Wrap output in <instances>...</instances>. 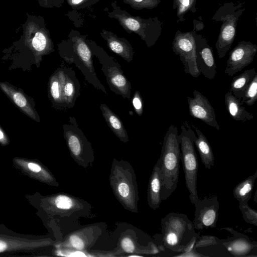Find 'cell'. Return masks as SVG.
<instances>
[{"mask_svg": "<svg viewBox=\"0 0 257 257\" xmlns=\"http://www.w3.org/2000/svg\"><path fill=\"white\" fill-rule=\"evenodd\" d=\"M232 236L226 239L198 236L193 249L202 256H257V242L231 227H224Z\"/></svg>", "mask_w": 257, "mask_h": 257, "instance_id": "obj_1", "label": "cell"}, {"mask_svg": "<svg viewBox=\"0 0 257 257\" xmlns=\"http://www.w3.org/2000/svg\"><path fill=\"white\" fill-rule=\"evenodd\" d=\"M161 226V233L154 236L161 251L183 253L194 244L198 236L193 222L183 213H169L162 218Z\"/></svg>", "mask_w": 257, "mask_h": 257, "instance_id": "obj_2", "label": "cell"}, {"mask_svg": "<svg viewBox=\"0 0 257 257\" xmlns=\"http://www.w3.org/2000/svg\"><path fill=\"white\" fill-rule=\"evenodd\" d=\"M181 150L177 127L173 124L164 136L159 159L162 176L161 199L166 200L177 188Z\"/></svg>", "mask_w": 257, "mask_h": 257, "instance_id": "obj_3", "label": "cell"}, {"mask_svg": "<svg viewBox=\"0 0 257 257\" xmlns=\"http://www.w3.org/2000/svg\"><path fill=\"white\" fill-rule=\"evenodd\" d=\"M68 42L60 44L59 53L68 63L74 64L83 74L85 80L95 88L107 94L97 76L92 61L91 50L86 41V36L70 37Z\"/></svg>", "mask_w": 257, "mask_h": 257, "instance_id": "obj_4", "label": "cell"}, {"mask_svg": "<svg viewBox=\"0 0 257 257\" xmlns=\"http://www.w3.org/2000/svg\"><path fill=\"white\" fill-rule=\"evenodd\" d=\"M109 181L118 201L126 209L138 213L139 192L136 175L132 166L125 161H118L114 159Z\"/></svg>", "mask_w": 257, "mask_h": 257, "instance_id": "obj_5", "label": "cell"}, {"mask_svg": "<svg viewBox=\"0 0 257 257\" xmlns=\"http://www.w3.org/2000/svg\"><path fill=\"white\" fill-rule=\"evenodd\" d=\"M196 137L187 121L183 122L179 134L181 160L185 182L192 204L195 205L199 200L197 190L198 161L194 148Z\"/></svg>", "mask_w": 257, "mask_h": 257, "instance_id": "obj_6", "label": "cell"}, {"mask_svg": "<svg viewBox=\"0 0 257 257\" xmlns=\"http://www.w3.org/2000/svg\"><path fill=\"white\" fill-rule=\"evenodd\" d=\"M116 4V1L111 3L113 10L108 12V16L117 20L127 33L138 34L148 47L153 46L161 34V21L157 17L144 19L139 16H133Z\"/></svg>", "mask_w": 257, "mask_h": 257, "instance_id": "obj_7", "label": "cell"}, {"mask_svg": "<svg viewBox=\"0 0 257 257\" xmlns=\"http://www.w3.org/2000/svg\"><path fill=\"white\" fill-rule=\"evenodd\" d=\"M243 4L240 2L224 3L218 8L212 17V20L222 23L215 43V48L220 59L225 56L234 42L237 22L245 10Z\"/></svg>", "mask_w": 257, "mask_h": 257, "instance_id": "obj_8", "label": "cell"}, {"mask_svg": "<svg viewBox=\"0 0 257 257\" xmlns=\"http://www.w3.org/2000/svg\"><path fill=\"white\" fill-rule=\"evenodd\" d=\"M92 55H95L101 65V70L111 90L124 98L130 100L132 86L125 76L119 63L95 43L88 41Z\"/></svg>", "mask_w": 257, "mask_h": 257, "instance_id": "obj_9", "label": "cell"}, {"mask_svg": "<svg viewBox=\"0 0 257 257\" xmlns=\"http://www.w3.org/2000/svg\"><path fill=\"white\" fill-rule=\"evenodd\" d=\"M69 123L63 124V135L71 156L78 164L86 167L94 161L91 143L79 128L74 117H69Z\"/></svg>", "mask_w": 257, "mask_h": 257, "instance_id": "obj_10", "label": "cell"}, {"mask_svg": "<svg viewBox=\"0 0 257 257\" xmlns=\"http://www.w3.org/2000/svg\"><path fill=\"white\" fill-rule=\"evenodd\" d=\"M172 49L179 56L184 72L197 78L201 74L196 62V45L193 31L182 32L178 30L172 42Z\"/></svg>", "mask_w": 257, "mask_h": 257, "instance_id": "obj_11", "label": "cell"}, {"mask_svg": "<svg viewBox=\"0 0 257 257\" xmlns=\"http://www.w3.org/2000/svg\"><path fill=\"white\" fill-rule=\"evenodd\" d=\"M257 52V45L245 40L239 42L229 53L224 73L233 76L251 63Z\"/></svg>", "mask_w": 257, "mask_h": 257, "instance_id": "obj_12", "label": "cell"}, {"mask_svg": "<svg viewBox=\"0 0 257 257\" xmlns=\"http://www.w3.org/2000/svg\"><path fill=\"white\" fill-rule=\"evenodd\" d=\"M195 217L193 222L195 229L215 228L218 217L219 203L217 196L205 197L194 205Z\"/></svg>", "mask_w": 257, "mask_h": 257, "instance_id": "obj_13", "label": "cell"}, {"mask_svg": "<svg viewBox=\"0 0 257 257\" xmlns=\"http://www.w3.org/2000/svg\"><path fill=\"white\" fill-rule=\"evenodd\" d=\"M193 97H187L190 115L202 120L207 125L220 130L213 107L208 98L197 90L193 91Z\"/></svg>", "mask_w": 257, "mask_h": 257, "instance_id": "obj_14", "label": "cell"}, {"mask_svg": "<svg viewBox=\"0 0 257 257\" xmlns=\"http://www.w3.org/2000/svg\"><path fill=\"white\" fill-rule=\"evenodd\" d=\"M196 45V62L200 74L209 80L215 78L217 73L216 65L212 48L207 40L202 35L193 30Z\"/></svg>", "mask_w": 257, "mask_h": 257, "instance_id": "obj_15", "label": "cell"}, {"mask_svg": "<svg viewBox=\"0 0 257 257\" xmlns=\"http://www.w3.org/2000/svg\"><path fill=\"white\" fill-rule=\"evenodd\" d=\"M58 70L64 107L65 109L73 107L80 94V83L72 68L59 67Z\"/></svg>", "mask_w": 257, "mask_h": 257, "instance_id": "obj_16", "label": "cell"}, {"mask_svg": "<svg viewBox=\"0 0 257 257\" xmlns=\"http://www.w3.org/2000/svg\"><path fill=\"white\" fill-rule=\"evenodd\" d=\"M0 88L24 113L37 122L40 121L32 100L22 91L7 82H1Z\"/></svg>", "mask_w": 257, "mask_h": 257, "instance_id": "obj_17", "label": "cell"}, {"mask_svg": "<svg viewBox=\"0 0 257 257\" xmlns=\"http://www.w3.org/2000/svg\"><path fill=\"white\" fill-rule=\"evenodd\" d=\"M100 34L106 41L111 51L127 62L132 61L134 52L132 45L126 39L119 37L113 33L104 30Z\"/></svg>", "mask_w": 257, "mask_h": 257, "instance_id": "obj_18", "label": "cell"}, {"mask_svg": "<svg viewBox=\"0 0 257 257\" xmlns=\"http://www.w3.org/2000/svg\"><path fill=\"white\" fill-rule=\"evenodd\" d=\"M162 176L159 160L154 167L148 183L147 200L149 206L153 210L158 209L162 201L161 193Z\"/></svg>", "mask_w": 257, "mask_h": 257, "instance_id": "obj_19", "label": "cell"}, {"mask_svg": "<svg viewBox=\"0 0 257 257\" xmlns=\"http://www.w3.org/2000/svg\"><path fill=\"white\" fill-rule=\"evenodd\" d=\"M224 103L230 116L236 121H245L253 118L252 114L247 111L239 98L228 90L224 95Z\"/></svg>", "mask_w": 257, "mask_h": 257, "instance_id": "obj_20", "label": "cell"}, {"mask_svg": "<svg viewBox=\"0 0 257 257\" xmlns=\"http://www.w3.org/2000/svg\"><path fill=\"white\" fill-rule=\"evenodd\" d=\"M191 127L196 133L194 143L201 162L206 168L210 169L214 164V154L210 144L205 135L196 126L192 124Z\"/></svg>", "mask_w": 257, "mask_h": 257, "instance_id": "obj_21", "label": "cell"}, {"mask_svg": "<svg viewBox=\"0 0 257 257\" xmlns=\"http://www.w3.org/2000/svg\"><path fill=\"white\" fill-rule=\"evenodd\" d=\"M102 116L109 127L122 142L126 143L129 139L127 131L120 118L104 103L100 105Z\"/></svg>", "mask_w": 257, "mask_h": 257, "instance_id": "obj_22", "label": "cell"}, {"mask_svg": "<svg viewBox=\"0 0 257 257\" xmlns=\"http://www.w3.org/2000/svg\"><path fill=\"white\" fill-rule=\"evenodd\" d=\"M256 73L254 68L245 70L238 76L233 78L229 90L237 98L241 100L244 94Z\"/></svg>", "mask_w": 257, "mask_h": 257, "instance_id": "obj_23", "label": "cell"}, {"mask_svg": "<svg viewBox=\"0 0 257 257\" xmlns=\"http://www.w3.org/2000/svg\"><path fill=\"white\" fill-rule=\"evenodd\" d=\"M257 178V170L254 173L237 184L233 190L234 197L240 203H248L251 198L254 182Z\"/></svg>", "mask_w": 257, "mask_h": 257, "instance_id": "obj_24", "label": "cell"}, {"mask_svg": "<svg viewBox=\"0 0 257 257\" xmlns=\"http://www.w3.org/2000/svg\"><path fill=\"white\" fill-rule=\"evenodd\" d=\"M54 204L57 208L63 211L64 215H66L82 210L83 208L82 203L78 199L65 194L56 196Z\"/></svg>", "mask_w": 257, "mask_h": 257, "instance_id": "obj_25", "label": "cell"}, {"mask_svg": "<svg viewBox=\"0 0 257 257\" xmlns=\"http://www.w3.org/2000/svg\"><path fill=\"white\" fill-rule=\"evenodd\" d=\"M49 92L54 106L60 109H65L62 98L61 82L58 69L50 78Z\"/></svg>", "mask_w": 257, "mask_h": 257, "instance_id": "obj_26", "label": "cell"}, {"mask_svg": "<svg viewBox=\"0 0 257 257\" xmlns=\"http://www.w3.org/2000/svg\"><path fill=\"white\" fill-rule=\"evenodd\" d=\"M197 0H174L173 9L176 11L177 22H183L185 20L184 16L187 13L191 12L194 13L196 12V8Z\"/></svg>", "mask_w": 257, "mask_h": 257, "instance_id": "obj_27", "label": "cell"}, {"mask_svg": "<svg viewBox=\"0 0 257 257\" xmlns=\"http://www.w3.org/2000/svg\"><path fill=\"white\" fill-rule=\"evenodd\" d=\"M34 49L39 54H46L54 51L53 46H51L48 41L46 36L41 32H37L35 34L32 42Z\"/></svg>", "mask_w": 257, "mask_h": 257, "instance_id": "obj_28", "label": "cell"}, {"mask_svg": "<svg viewBox=\"0 0 257 257\" xmlns=\"http://www.w3.org/2000/svg\"><path fill=\"white\" fill-rule=\"evenodd\" d=\"M257 100V73L247 87L241 101L248 106L253 105Z\"/></svg>", "mask_w": 257, "mask_h": 257, "instance_id": "obj_29", "label": "cell"}, {"mask_svg": "<svg viewBox=\"0 0 257 257\" xmlns=\"http://www.w3.org/2000/svg\"><path fill=\"white\" fill-rule=\"evenodd\" d=\"M120 245L123 250L127 253L153 254L149 250L138 247L135 240L130 237H123L120 241Z\"/></svg>", "mask_w": 257, "mask_h": 257, "instance_id": "obj_30", "label": "cell"}, {"mask_svg": "<svg viewBox=\"0 0 257 257\" xmlns=\"http://www.w3.org/2000/svg\"><path fill=\"white\" fill-rule=\"evenodd\" d=\"M239 209L244 221L250 224L257 226V211L251 208L248 203L239 202Z\"/></svg>", "mask_w": 257, "mask_h": 257, "instance_id": "obj_31", "label": "cell"}, {"mask_svg": "<svg viewBox=\"0 0 257 257\" xmlns=\"http://www.w3.org/2000/svg\"><path fill=\"white\" fill-rule=\"evenodd\" d=\"M123 1L134 9L141 10L155 8L159 5L161 0H123Z\"/></svg>", "mask_w": 257, "mask_h": 257, "instance_id": "obj_32", "label": "cell"}, {"mask_svg": "<svg viewBox=\"0 0 257 257\" xmlns=\"http://www.w3.org/2000/svg\"><path fill=\"white\" fill-rule=\"evenodd\" d=\"M132 103L135 112L139 116H141L143 113V101L138 90L136 91L134 94Z\"/></svg>", "mask_w": 257, "mask_h": 257, "instance_id": "obj_33", "label": "cell"}, {"mask_svg": "<svg viewBox=\"0 0 257 257\" xmlns=\"http://www.w3.org/2000/svg\"><path fill=\"white\" fill-rule=\"evenodd\" d=\"M99 0H67L69 5L73 9H83L97 3Z\"/></svg>", "mask_w": 257, "mask_h": 257, "instance_id": "obj_34", "label": "cell"}, {"mask_svg": "<svg viewBox=\"0 0 257 257\" xmlns=\"http://www.w3.org/2000/svg\"><path fill=\"white\" fill-rule=\"evenodd\" d=\"M8 141L9 139L5 133V132L0 125V143L5 145L7 144Z\"/></svg>", "mask_w": 257, "mask_h": 257, "instance_id": "obj_35", "label": "cell"}, {"mask_svg": "<svg viewBox=\"0 0 257 257\" xmlns=\"http://www.w3.org/2000/svg\"><path fill=\"white\" fill-rule=\"evenodd\" d=\"M28 167L31 171L35 173H38L41 170L40 166L35 163H30L28 164Z\"/></svg>", "mask_w": 257, "mask_h": 257, "instance_id": "obj_36", "label": "cell"}, {"mask_svg": "<svg viewBox=\"0 0 257 257\" xmlns=\"http://www.w3.org/2000/svg\"><path fill=\"white\" fill-rule=\"evenodd\" d=\"M7 247V244L5 242L0 240V252L4 251Z\"/></svg>", "mask_w": 257, "mask_h": 257, "instance_id": "obj_37", "label": "cell"}, {"mask_svg": "<svg viewBox=\"0 0 257 257\" xmlns=\"http://www.w3.org/2000/svg\"><path fill=\"white\" fill-rule=\"evenodd\" d=\"M257 191H255V193H254V200L255 201V202L256 203V201H257V199H256V198H257Z\"/></svg>", "mask_w": 257, "mask_h": 257, "instance_id": "obj_38", "label": "cell"}]
</instances>
